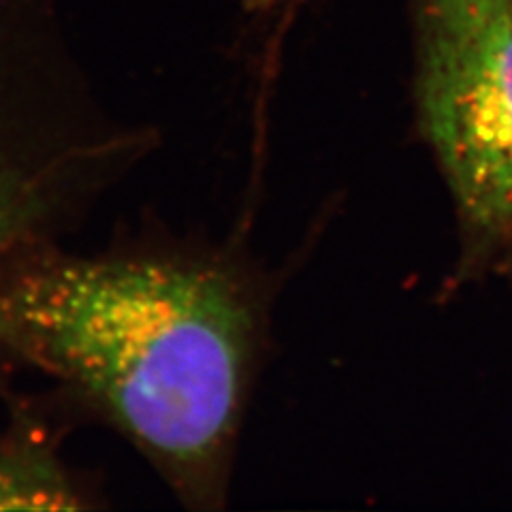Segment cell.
Wrapping results in <instances>:
<instances>
[{
  "instance_id": "6da1fadb",
  "label": "cell",
  "mask_w": 512,
  "mask_h": 512,
  "mask_svg": "<svg viewBox=\"0 0 512 512\" xmlns=\"http://www.w3.org/2000/svg\"><path fill=\"white\" fill-rule=\"evenodd\" d=\"M263 303L218 256H35L0 301V348L58 378L178 498L220 508L261 359Z\"/></svg>"
},
{
  "instance_id": "3957f363",
  "label": "cell",
  "mask_w": 512,
  "mask_h": 512,
  "mask_svg": "<svg viewBox=\"0 0 512 512\" xmlns=\"http://www.w3.org/2000/svg\"><path fill=\"white\" fill-rule=\"evenodd\" d=\"M47 0H0V301L101 156L75 122L69 64Z\"/></svg>"
},
{
  "instance_id": "7a4b0ae2",
  "label": "cell",
  "mask_w": 512,
  "mask_h": 512,
  "mask_svg": "<svg viewBox=\"0 0 512 512\" xmlns=\"http://www.w3.org/2000/svg\"><path fill=\"white\" fill-rule=\"evenodd\" d=\"M423 135L476 239L512 233V0H414Z\"/></svg>"
},
{
  "instance_id": "277c9868",
  "label": "cell",
  "mask_w": 512,
  "mask_h": 512,
  "mask_svg": "<svg viewBox=\"0 0 512 512\" xmlns=\"http://www.w3.org/2000/svg\"><path fill=\"white\" fill-rule=\"evenodd\" d=\"M84 495L50 444L0 436V510H75L88 506Z\"/></svg>"
}]
</instances>
